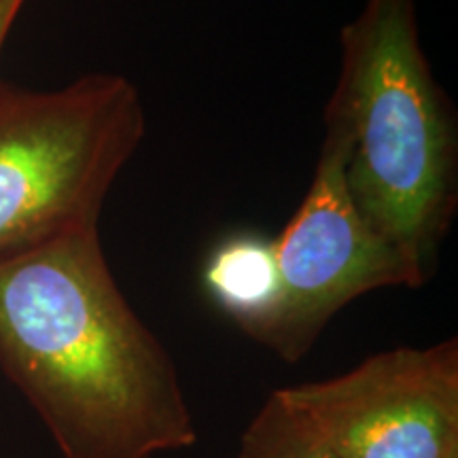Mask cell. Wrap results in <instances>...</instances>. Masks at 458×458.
<instances>
[{"label":"cell","mask_w":458,"mask_h":458,"mask_svg":"<svg viewBox=\"0 0 458 458\" xmlns=\"http://www.w3.org/2000/svg\"><path fill=\"white\" fill-rule=\"evenodd\" d=\"M274 244L280 303L257 342L284 360H300L357 297L386 286H420L397 250L359 215L344 179L342 147L329 134L300 208Z\"/></svg>","instance_id":"5b68a950"},{"label":"cell","mask_w":458,"mask_h":458,"mask_svg":"<svg viewBox=\"0 0 458 458\" xmlns=\"http://www.w3.org/2000/svg\"><path fill=\"white\" fill-rule=\"evenodd\" d=\"M274 394L340 458H458V342L371 354Z\"/></svg>","instance_id":"277c9868"},{"label":"cell","mask_w":458,"mask_h":458,"mask_svg":"<svg viewBox=\"0 0 458 458\" xmlns=\"http://www.w3.org/2000/svg\"><path fill=\"white\" fill-rule=\"evenodd\" d=\"M0 369L64 458L191 448L179 371L85 227L0 261Z\"/></svg>","instance_id":"6da1fadb"},{"label":"cell","mask_w":458,"mask_h":458,"mask_svg":"<svg viewBox=\"0 0 458 458\" xmlns=\"http://www.w3.org/2000/svg\"><path fill=\"white\" fill-rule=\"evenodd\" d=\"M238 458H340L300 414L270 394L240 439Z\"/></svg>","instance_id":"52a82bcc"},{"label":"cell","mask_w":458,"mask_h":458,"mask_svg":"<svg viewBox=\"0 0 458 458\" xmlns=\"http://www.w3.org/2000/svg\"><path fill=\"white\" fill-rule=\"evenodd\" d=\"M204 286L244 334L259 340L280 303V270L274 240L253 232L225 238L206 259Z\"/></svg>","instance_id":"8992f818"},{"label":"cell","mask_w":458,"mask_h":458,"mask_svg":"<svg viewBox=\"0 0 458 458\" xmlns=\"http://www.w3.org/2000/svg\"><path fill=\"white\" fill-rule=\"evenodd\" d=\"M145 128L140 91L122 74L54 91L0 83V261L98 227Z\"/></svg>","instance_id":"3957f363"},{"label":"cell","mask_w":458,"mask_h":458,"mask_svg":"<svg viewBox=\"0 0 458 458\" xmlns=\"http://www.w3.org/2000/svg\"><path fill=\"white\" fill-rule=\"evenodd\" d=\"M325 123L359 215L420 286L428 283L456 215L458 134L422 51L414 0H365L342 28Z\"/></svg>","instance_id":"7a4b0ae2"},{"label":"cell","mask_w":458,"mask_h":458,"mask_svg":"<svg viewBox=\"0 0 458 458\" xmlns=\"http://www.w3.org/2000/svg\"><path fill=\"white\" fill-rule=\"evenodd\" d=\"M21 4H24V0H0V49H3L4 38H7L11 24L20 13Z\"/></svg>","instance_id":"ba28073f"}]
</instances>
